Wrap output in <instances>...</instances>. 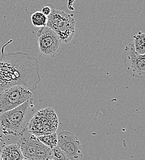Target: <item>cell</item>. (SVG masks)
I'll return each instance as SVG.
<instances>
[{
    "instance_id": "1",
    "label": "cell",
    "mask_w": 145,
    "mask_h": 160,
    "mask_svg": "<svg viewBox=\"0 0 145 160\" xmlns=\"http://www.w3.org/2000/svg\"><path fill=\"white\" fill-rule=\"evenodd\" d=\"M0 56V91L14 85H22L34 91L40 81L37 60L26 53H4Z\"/></svg>"
},
{
    "instance_id": "2",
    "label": "cell",
    "mask_w": 145,
    "mask_h": 160,
    "mask_svg": "<svg viewBox=\"0 0 145 160\" xmlns=\"http://www.w3.org/2000/svg\"><path fill=\"white\" fill-rule=\"evenodd\" d=\"M34 99L30 98L18 107L0 113V131L4 135L21 137L36 112Z\"/></svg>"
},
{
    "instance_id": "3",
    "label": "cell",
    "mask_w": 145,
    "mask_h": 160,
    "mask_svg": "<svg viewBox=\"0 0 145 160\" xmlns=\"http://www.w3.org/2000/svg\"><path fill=\"white\" fill-rule=\"evenodd\" d=\"M46 26L53 30L61 42L65 44L72 40L75 32V20L73 15L55 8L48 17Z\"/></svg>"
},
{
    "instance_id": "4",
    "label": "cell",
    "mask_w": 145,
    "mask_h": 160,
    "mask_svg": "<svg viewBox=\"0 0 145 160\" xmlns=\"http://www.w3.org/2000/svg\"><path fill=\"white\" fill-rule=\"evenodd\" d=\"M58 119L54 110L50 107L36 112L27 126V129L36 136L56 132Z\"/></svg>"
},
{
    "instance_id": "5",
    "label": "cell",
    "mask_w": 145,
    "mask_h": 160,
    "mask_svg": "<svg viewBox=\"0 0 145 160\" xmlns=\"http://www.w3.org/2000/svg\"><path fill=\"white\" fill-rule=\"evenodd\" d=\"M17 144L24 160H51V148L42 143L36 136L27 129L21 136Z\"/></svg>"
},
{
    "instance_id": "6",
    "label": "cell",
    "mask_w": 145,
    "mask_h": 160,
    "mask_svg": "<svg viewBox=\"0 0 145 160\" xmlns=\"http://www.w3.org/2000/svg\"><path fill=\"white\" fill-rule=\"evenodd\" d=\"M32 91L22 85H14L0 91V113L13 109L32 98Z\"/></svg>"
},
{
    "instance_id": "7",
    "label": "cell",
    "mask_w": 145,
    "mask_h": 160,
    "mask_svg": "<svg viewBox=\"0 0 145 160\" xmlns=\"http://www.w3.org/2000/svg\"><path fill=\"white\" fill-rule=\"evenodd\" d=\"M121 60L128 75L134 78L145 79V54H138L134 49L133 42L129 43L125 48Z\"/></svg>"
},
{
    "instance_id": "8",
    "label": "cell",
    "mask_w": 145,
    "mask_h": 160,
    "mask_svg": "<svg viewBox=\"0 0 145 160\" xmlns=\"http://www.w3.org/2000/svg\"><path fill=\"white\" fill-rule=\"evenodd\" d=\"M36 36L40 52L46 56L54 58L61 43L56 33L49 27L44 26L39 30Z\"/></svg>"
},
{
    "instance_id": "9",
    "label": "cell",
    "mask_w": 145,
    "mask_h": 160,
    "mask_svg": "<svg viewBox=\"0 0 145 160\" xmlns=\"http://www.w3.org/2000/svg\"><path fill=\"white\" fill-rule=\"evenodd\" d=\"M58 146L70 160L82 157L81 145L77 137L69 131H62L58 134Z\"/></svg>"
},
{
    "instance_id": "10",
    "label": "cell",
    "mask_w": 145,
    "mask_h": 160,
    "mask_svg": "<svg viewBox=\"0 0 145 160\" xmlns=\"http://www.w3.org/2000/svg\"><path fill=\"white\" fill-rule=\"evenodd\" d=\"M1 160H23L24 158L18 145L13 143L5 145L1 153Z\"/></svg>"
},
{
    "instance_id": "11",
    "label": "cell",
    "mask_w": 145,
    "mask_h": 160,
    "mask_svg": "<svg viewBox=\"0 0 145 160\" xmlns=\"http://www.w3.org/2000/svg\"><path fill=\"white\" fill-rule=\"evenodd\" d=\"M145 34L142 31L133 36V46L135 51L141 55L145 54Z\"/></svg>"
},
{
    "instance_id": "12",
    "label": "cell",
    "mask_w": 145,
    "mask_h": 160,
    "mask_svg": "<svg viewBox=\"0 0 145 160\" xmlns=\"http://www.w3.org/2000/svg\"><path fill=\"white\" fill-rule=\"evenodd\" d=\"M37 137L42 143L51 149L58 145V134L56 132Z\"/></svg>"
},
{
    "instance_id": "13",
    "label": "cell",
    "mask_w": 145,
    "mask_h": 160,
    "mask_svg": "<svg viewBox=\"0 0 145 160\" xmlns=\"http://www.w3.org/2000/svg\"><path fill=\"white\" fill-rule=\"evenodd\" d=\"M31 20L35 27L41 28L46 26L48 18L42 13V11H36L31 16Z\"/></svg>"
},
{
    "instance_id": "14",
    "label": "cell",
    "mask_w": 145,
    "mask_h": 160,
    "mask_svg": "<svg viewBox=\"0 0 145 160\" xmlns=\"http://www.w3.org/2000/svg\"><path fill=\"white\" fill-rule=\"evenodd\" d=\"M51 156L53 160H70L58 145L51 149Z\"/></svg>"
},
{
    "instance_id": "15",
    "label": "cell",
    "mask_w": 145,
    "mask_h": 160,
    "mask_svg": "<svg viewBox=\"0 0 145 160\" xmlns=\"http://www.w3.org/2000/svg\"><path fill=\"white\" fill-rule=\"evenodd\" d=\"M54 6L51 4H47L43 6L42 9V12L46 16L47 18L51 14L53 10L54 9Z\"/></svg>"
},
{
    "instance_id": "16",
    "label": "cell",
    "mask_w": 145,
    "mask_h": 160,
    "mask_svg": "<svg viewBox=\"0 0 145 160\" xmlns=\"http://www.w3.org/2000/svg\"><path fill=\"white\" fill-rule=\"evenodd\" d=\"M3 135L4 134L0 131V155L3 147L5 146V140Z\"/></svg>"
},
{
    "instance_id": "17",
    "label": "cell",
    "mask_w": 145,
    "mask_h": 160,
    "mask_svg": "<svg viewBox=\"0 0 145 160\" xmlns=\"http://www.w3.org/2000/svg\"><path fill=\"white\" fill-rule=\"evenodd\" d=\"M0 160H1V157H0Z\"/></svg>"
}]
</instances>
